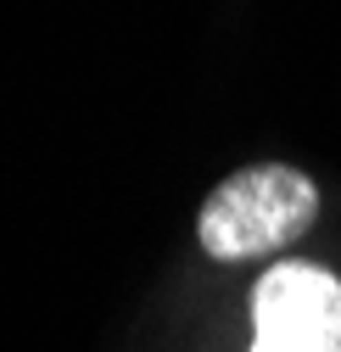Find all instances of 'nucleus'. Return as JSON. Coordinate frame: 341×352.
Returning a JSON list of instances; mask_svg holds the SVG:
<instances>
[{
  "mask_svg": "<svg viewBox=\"0 0 341 352\" xmlns=\"http://www.w3.org/2000/svg\"><path fill=\"white\" fill-rule=\"evenodd\" d=\"M319 190L302 168L263 162V168H241L235 179H224L201 201V246L219 263H246V257H269L285 252L291 241H302L314 230Z\"/></svg>",
  "mask_w": 341,
  "mask_h": 352,
  "instance_id": "nucleus-1",
  "label": "nucleus"
},
{
  "mask_svg": "<svg viewBox=\"0 0 341 352\" xmlns=\"http://www.w3.org/2000/svg\"><path fill=\"white\" fill-rule=\"evenodd\" d=\"M336 352H341V346H336Z\"/></svg>",
  "mask_w": 341,
  "mask_h": 352,
  "instance_id": "nucleus-3",
  "label": "nucleus"
},
{
  "mask_svg": "<svg viewBox=\"0 0 341 352\" xmlns=\"http://www.w3.org/2000/svg\"><path fill=\"white\" fill-rule=\"evenodd\" d=\"M341 280L314 263H274L252 291V352H336Z\"/></svg>",
  "mask_w": 341,
  "mask_h": 352,
  "instance_id": "nucleus-2",
  "label": "nucleus"
}]
</instances>
